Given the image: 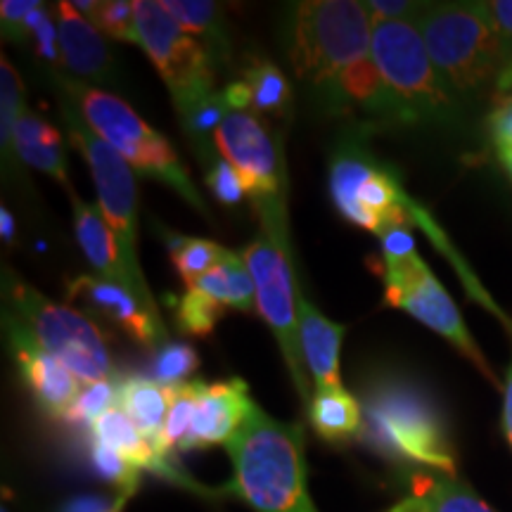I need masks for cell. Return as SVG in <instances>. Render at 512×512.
I'll return each instance as SVG.
<instances>
[{"mask_svg":"<svg viewBox=\"0 0 512 512\" xmlns=\"http://www.w3.org/2000/svg\"><path fill=\"white\" fill-rule=\"evenodd\" d=\"M373 27L366 3H297L285 27V50L294 76L325 105H332L342 74L370 57Z\"/></svg>","mask_w":512,"mask_h":512,"instance_id":"3","label":"cell"},{"mask_svg":"<svg viewBox=\"0 0 512 512\" xmlns=\"http://www.w3.org/2000/svg\"><path fill=\"white\" fill-rule=\"evenodd\" d=\"M22 81L8 57H0V143H3V155H8L15 138L17 121L22 117Z\"/></svg>","mask_w":512,"mask_h":512,"instance_id":"31","label":"cell"},{"mask_svg":"<svg viewBox=\"0 0 512 512\" xmlns=\"http://www.w3.org/2000/svg\"><path fill=\"white\" fill-rule=\"evenodd\" d=\"M91 463L102 479L117 486L119 494H136L138 491L140 472L143 470L121 456V453L91 441Z\"/></svg>","mask_w":512,"mask_h":512,"instance_id":"34","label":"cell"},{"mask_svg":"<svg viewBox=\"0 0 512 512\" xmlns=\"http://www.w3.org/2000/svg\"><path fill=\"white\" fill-rule=\"evenodd\" d=\"M387 512H413L411 510V505H408V501H401V503H396L392 510H387Z\"/></svg>","mask_w":512,"mask_h":512,"instance_id":"47","label":"cell"},{"mask_svg":"<svg viewBox=\"0 0 512 512\" xmlns=\"http://www.w3.org/2000/svg\"><path fill=\"white\" fill-rule=\"evenodd\" d=\"M41 0H3L0 19H3V38L22 43L29 38V17L41 8Z\"/></svg>","mask_w":512,"mask_h":512,"instance_id":"36","label":"cell"},{"mask_svg":"<svg viewBox=\"0 0 512 512\" xmlns=\"http://www.w3.org/2000/svg\"><path fill=\"white\" fill-rule=\"evenodd\" d=\"M370 57L389 91L399 100L408 124L444 119L451 114V91L427 53L418 24L375 22Z\"/></svg>","mask_w":512,"mask_h":512,"instance_id":"9","label":"cell"},{"mask_svg":"<svg viewBox=\"0 0 512 512\" xmlns=\"http://www.w3.org/2000/svg\"><path fill=\"white\" fill-rule=\"evenodd\" d=\"M496 91L503 98H512V60L501 69V74L496 76Z\"/></svg>","mask_w":512,"mask_h":512,"instance_id":"44","label":"cell"},{"mask_svg":"<svg viewBox=\"0 0 512 512\" xmlns=\"http://www.w3.org/2000/svg\"><path fill=\"white\" fill-rule=\"evenodd\" d=\"M415 24L448 91H477L508 64L482 3L425 8Z\"/></svg>","mask_w":512,"mask_h":512,"instance_id":"6","label":"cell"},{"mask_svg":"<svg viewBox=\"0 0 512 512\" xmlns=\"http://www.w3.org/2000/svg\"><path fill=\"white\" fill-rule=\"evenodd\" d=\"M207 185L214 192L216 200L221 204H228V207L240 204L247 197L245 183H242L240 174L223 157H216L214 162L207 164Z\"/></svg>","mask_w":512,"mask_h":512,"instance_id":"35","label":"cell"},{"mask_svg":"<svg viewBox=\"0 0 512 512\" xmlns=\"http://www.w3.org/2000/svg\"><path fill=\"white\" fill-rule=\"evenodd\" d=\"M297 309L299 342H302L306 373L313 380V394L344 389L342 377H339V349H342L347 325L325 318L302 292H297Z\"/></svg>","mask_w":512,"mask_h":512,"instance_id":"18","label":"cell"},{"mask_svg":"<svg viewBox=\"0 0 512 512\" xmlns=\"http://www.w3.org/2000/svg\"><path fill=\"white\" fill-rule=\"evenodd\" d=\"M117 392H119V375L114 380L83 384L79 399L64 415V422L72 427H86L91 430L93 422L100 420L110 408L117 406Z\"/></svg>","mask_w":512,"mask_h":512,"instance_id":"29","label":"cell"},{"mask_svg":"<svg viewBox=\"0 0 512 512\" xmlns=\"http://www.w3.org/2000/svg\"><path fill=\"white\" fill-rule=\"evenodd\" d=\"M131 496L133 494H119L114 501L105 496H79L64 503L60 512H124Z\"/></svg>","mask_w":512,"mask_h":512,"instance_id":"42","label":"cell"},{"mask_svg":"<svg viewBox=\"0 0 512 512\" xmlns=\"http://www.w3.org/2000/svg\"><path fill=\"white\" fill-rule=\"evenodd\" d=\"M306 411H309L313 432L330 444H342L351 437H358V432H361V401L351 396L347 389L316 392Z\"/></svg>","mask_w":512,"mask_h":512,"instance_id":"23","label":"cell"},{"mask_svg":"<svg viewBox=\"0 0 512 512\" xmlns=\"http://www.w3.org/2000/svg\"><path fill=\"white\" fill-rule=\"evenodd\" d=\"M0 226H3V240L5 242L15 240V219H12L8 207H0Z\"/></svg>","mask_w":512,"mask_h":512,"instance_id":"45","label":"cell"},{"mask_svg":"<svg viewBox=\"0 0 512 512\" xmlns=\"http://www.w3.org/2000/svg\"><path fill=\"white\" fill-rule=\"evenodd\" d=\"M171 259H174V266L178 275L183 278V283L192 287L202 275H207L211 268L226 264L235 256L230 249L216 245L211 240H200V238H176L171 240Z\"/></svg>","mask_w":512,"mask_h":512,"instance_id":"27","label":"cell"},{"mask_svg":"<svg viewBox=\"0 0 512 512\" xmlns=\"http://www.w3.org/2000/svg\"><path fill=\"white\" fill-rule=\"evenodd\" d=\"M29 34L34 36L36 50L43 60L57 62L60 55V34H57V24H53V15L46 10V5H41L34 15L29 17Z\"/></svg>","mask_w":512,"mask_h":512,"instance_id":"37","label":"cell"},{"mask_svg":"<svg viewBox=\"0 0 512 512\" xmlns=\"http://www.w3.org/2000/svg\"><path fill=\"white\" fill-rule=\"evenodd\" d=\"M57 34L64 67L83 81H112L114 60L107 36L74 3L57 5Z\"/></svg>","mask_w":512,"mask_h":512,"instance_id":"17","label":"cell"},{"mask_svg":"<svg viewBox=\"0 0 512 512\" xmlns=\"http://www.w3.org/2000/svg\"><path fill=\"white\" fill-rule=\"evenodd\" d=\"M117 406L136 422L138 430L152 441V446L159 453V439H162L166 415L171 408V387H164L152 377L143 375L119 377Z\"/></svg>","mask_w":512,"mask_h":512,"instance_id":"21","label":"cell"},{"mask_svg":"<svg viewBox=\"0 0 512 512\" xmlns=\"http://www.w3.org/2000/svg\"><path fill=\"white\" fill-rule=\"evenodd\" d=\"M214 145L216 152L240 174L247 200H252L254 209L259 211L266 235L287 245L283 169L266 126L252 112L228 110L216 131Z\"/></svg>","mask_w":512,"mask_h":512,"instance_id":"11","label":"cell"},{"mask_svg":"<svg viewBox=\"0 0 512 512\" xmlns=\"http://www.w3.org/2000/svg\"><path fill=\"white\" fill-rule=\"evenodd\" d=\"M501 162H503V166H505V171H508L510 178H512V147H510V150L501 152Z\"/></svg>","mask_w":512,"mask_h":512,"instance_id":"46","label":"cell"},{"mask_svg":"<svg viewBox=\"0 0 512 512\" xmlns=\"http://www.w3.org/2000/svg\"><path fill=\"white\" fill-rule=\"evenodd\" d=\"M67 299L83 304L86 311H95L102 318L112 320L155 354L169 344V332L164 328L162 316L147 309L128 287L102 280L98 275H79L67 283Z\"/></svg>","mask_w":512,"mask_h":512,"instance_id":"14","label":"cell"},{"mask_svg":"<svg viewBox=\"0 0 512 512\" xmlns=\"http://www.w3.org/2000/svg\"><path fill=\"white\" fill-rule=\"evenodd\" d=\"M249 406H252V396H249V387L242 380L214 384L197 382L195 415H192L190 434L181 451L209 448L216 444L226 446L240 430Z\"/></svg>","mask_w":512,"mask_h":512,"instance_id":"16","label":"cell"},{"mask_svg":"<svg viewBox=\"0 0 512 512\" xmlns=\"http://www.w3.org/2000/svg\"><path fill=\"white\" fill-rule=\"evenodd\" d=\"M195 290H200L202 294L219 302L226 309H240L245 313L254 311V299H256V290L252 283V275H249L245 261L242 256L235 254L233 259L226 261V264L211 268L207 275H202L197 280Z\"/></svg>","mask_w":512,"mask_h":512,"instance_id":"25","label":"cell"},{"mask_svg":"<svg viewBox=\"0 0 512 512\" xmlns=\"http://www.w3.org/2000/svg\"><path fill=\"white\" fill-rule=\"evenodd\" d=\"M197 403V382H185L178 387H171V408L166 415V425L159 439V453L162 458H169L171 448H183L185 439L190 434L192 415H195Z\"/></svg>","mask_w":512,"mask_h":512,"instance_id":"28","label":"cell"},{"mask_svg":"<svg viewBox=\"0 0 512 512\" xmlns=\"http://www.w3.org/2000/svg\"><path fill=\"white\" fill-rule=\"evenodd\" d=\"M361 437L387 460L413 470L456 475V451L439 406L427 389L403 375H375L361 392Z\"/></svg>","mask_w":512,"mask_h":512,"instance_id":"2","label":"cell"},{"mask_svg":"<svg viewBox=\"0 0 512 512\" xmlns=\"http://www.w3.org/2000/svg\"><path fill=\"white\" fill-rule=\"evenodd\" d=\"M484 15L489 19L491 29L501 43L505 60H512V0H494V3H482Z\"/></svg>","mask_w":512,"mask_h":512,"instance_id":"38","label":"cell"},{"mask_svg":"<svg viewBox=\"0 0 512 512\" xmlns=\"http://www.w3.org/2000/svg\"><path fill=\"white\" fill-rule=\"evenodd\" d=\"M166 10L190 36H200L214 62H228L230 43L221 5L211 0H164Z\"/></svg>","mask_w":512,"mask_h":512,"instance_id":"24","label":"cell"},{"mask_svg":"<svg viewBox=\"0 0 512 512\" xmlns=\"http://www.w3.org/2000/svg\"><path fill=\"white\" fill-rule=\"evenodd\" d=\"M503 432L512 446V361L505 375V389H503Z\"/></svg>","mask_w":512,"mask_h":512,"instance_id":"43","label":"cell"},{"mask_svg":"<svg viewBox=\"0 0 512 512\" xmlns=\"http://www.w3.org/2000/svg\"><path fill=\"white\" fill-rule=\"evenodd\" d=\"M380 273L384 280V302L408 311L422 325L448 339L489 380H494L489 363H486L470 330L460 318L458 306L453 304V299L441 287L437 275L420 259V254H413L401 261H384Z\"/></svg>","mask_w":512,"mask_h":512,"instance_id":"13","label":"cell"},{"mask_svg":"<svg viewBox=\"0 0 512 512\" xmlns=\"http://www.w3.org/2000/svg\"><path fill=\"white\" fill-rule=\"evenodd\" d=\"M240 256L245 261L249 275H252L259 313L271 325L287 368H290L294 389L302 396L304 406L309 408L313 392L304 366L302 342H299V309L294 304L297 302V292H294L292 285L287 245L264 233L254 242H249Z\"/></svg>","mask_w":512,"mask_h":512,"instance_id":"12","label":"cell"},{"mask_svg":"<svg viewBox=\"0 0 512 512\" xmlns=\"http://www.w3.org/2000/svg\"><path fill=\"white\" fill-rule=\"evenodd\" d=\"M233 482L228 494L256 512H318L306 486V437L299 422L247 408L240 430L226 444Z\"/></svg>","mask_w":512,"mask_h":512,"instance_id":"1","label":"cell"},{"mask_svg":"<svg viewBox=\"0 0 512 512\" xmlns=\"http://www.w3.org/2000/svg\"><path fill=\"white\" fill-rule=\"evenodd\" d=\"M366 8L373 22H418L425 5L406 3V0H370Z\"/></svg>","mask_w":512,"mask_h":512,"instance_id":"39","label":"cell"},{"mask_svg":"<svg viewBox=\"0 0 512 512\" xmlns=\"http://www.w3.org/2000/svg\"><path fill=\"white\" fill-rule=\"evenodd\" d=\"M86 19H91L102 34L114 38V41L136 43L138 46L136 5L128 3V0H105V3H95L93 12Z\"/></svg>","mask_w":512,"mask_h":512,"instance_id":"32","label":"cell"},{"mask_svg":"<svg viewBox=\"0 0 512 512\" xmlns=\"http://www.w3.org/2000/svg\"><path fill=\"white\" fill-rule=\"evenodd\" d=\"M12 147H15L17 155L29 166L53 176L57 183L69 188L62 136L57 133V128L53 124H48L46 119H41L34 112L24 110V114L17 121Z\"/></svg>","mask_w":512,"mask_h":512,"instance_id":"22","label":"cell"},{"mask_svg":"<svg viewBox=\"0 0 512 512\" xmlns=\"http://www.w3.org/2000/svg\"><path fill=\"white\" fill-rule=\"evenodd\" d=\"M242 81L249 86L252 93V110L264 114H280L287 110L292 100V88L287 76L275 67L273 62L254 57L245 67Z\"/></svg>","mask_w":512,"mask_h":512,"instance_id":"26","label":"cell"},{"mask_svg":"<svg viewBox=\"0 0 512 512\" xmlns=\"http://www.w3.org/2000/svg\"><path fill=\"white\" fill-rule=\"evenodd\" d=\"M64 88L74 98L76 112L91 126L95 136L112 145L131 164V169L174 188L190 207L202 211L209 219L207 204L178 159L174 145L145 119H140L128 102L107 91L86 86V83L67 81Z\"/></svg>","mask_w":512,"mask_h":512,"instance_id":"4","label":"cell"},{"mask_svg":"<svg viewBox=\"0 0 512 512\" xmlns=\"http://www.w3.org/2000/svg\"><path fill=\"white\" fill-rule=\"evenodd\" d=\"M5 332L10 337L12 351H15L22 380L29 387L38 408L48 413L50 418L62 420L74 406V401L79 399L83 382L62 361H57L55 356L38 347L29 337V332L8 313H5Z\"/></svg>","mask_w":512,"mask_h":512,"instance_id":"15","label":"cell"},{"mask_svg":"<svg viewBox=\"0 0 512 512\" xmlns=\"http://www.w3.org/2000/svg\"><path fill=\"white\" fill-rule=\"evenodd\" d=\"M62 119L67 124V133L74 147L81 152L83 159L88 162V169H91L95 192H98V209L102 219L110 226L114 240H117L121 264L131 275L140 302L152 313H159L138 261V197L131 164L112 145L95 136L91 126L76 112L74 102H62Z\"/></svg>","mask_w":512,"mask_h":512,"instance_id":"7","label":"cell"},{"mask_svg":"<svg viewBox=\"0 0 512 512\" xmlns=\"http://www.w3.org/2000/svg\"><path fill=\"white\" fill-rule=\"evenodd\" d=\"M72 209H74L76 240H79L83 254H86L88 264L93 266V271L98 273V278L110 280V283H117L121 287H128V290L138 297L131 275H128L124 264H121L117 240H114L110 226H107L105 219H102L100 209L93 207V204L83 202L76 192H72Z\"/></svg>","mask_w":512,"mask_h":512,"instance_id":"19","label":"cell"},{"mask_svg":"<svg viewBox=\"0 0 512 512\" xmlns=\"http://www.w3.org/2000/svg\"><path fill=\"white\" fill-rule=\"evenodd\" d=\"M491 138H494L496 147L501 152L512 147V98H503L498 102V107L491 112L489 119Z\"/></svg>","mask_w":512,"mask_h":512,"instance_id":"41","label":"cell"},{"mask_svg":"<svg viewBox=\"0 0 512 512\" xmlns=\"http://www.w3.org/2000/svg\"><path fill=\"white\" fill-rule=\"evenodd\" d=\"M330 195L344 219L377 235L415 221L399 178L354 136L342 140L332 155Z\"/></svg>","mask_w":512,"mask_h":512,"instance_id":"8","label":"cell"},{"mask_svg":"<svg viewBox=\"0 0 512 512\" xmlns=\"http://www.w3.org/2000/svg\"><path fill=\"white\" fill-rule=\"evenodd\" d=\"M382 240V261H401L415 252V240L408 226H392L380 233Z\"/></svg>","mask_w":512,"mask_h":512,"instance_id":"40","label":"cell"},{"mask_svg":"<svg viewBox=\"0 0 512 512\" xmlns=\"http://www.w3.org/2000/svg\"><path fill=\"white\" fill-rule=\"evenodd\" d=\"M197 366H200V358L190 344L169 342L155 354L152 380L164 384V387H178V384H185V377L195 373Z\"/></svg>","mask_w":512,"mask_h":512,"instance_id":"33","label":"cell"},{"mask_svg":"<svg viewBox=\"0 0 512 512\" xmlns=\"http://www.w3.org/2000/svg\"><path fill=\"white\" fill-rule=\"evenodd\" d=\"M138 46L169 88L178 117L216 95V62L157 0H136Z\"/></svg>","mask_w":512,"mask_h":512,"instance_id":"10","label":"cell"},{"mask_svg":"<svg viewBox=\"0 0 512 512\" xmlns=\"http://www.w3.org/2000/svg\"><path fill=\"white\" fill-rule=\"evenodd\" d=\"M5 311L29 332L46 354L62 361L83 384L114 380V361L105 337L81 311L48 302L41 292L22 283L15 273L3 275Z\"/></svg>","mask_w":512,"mask_h":512,"instance_id":"5","label":"cell"},{"mask_svg":"<svg viewBox=\"0 0 512 512\" xmlns=\"http://www.w3.org/2000/svg\"><path fill=\"white\" fill-rule=\"evenodd\" d=\"M223 313H226V306L214 302V299L202 294L200 290H195V287H188V292H185L181 302H178L176 323L178 328L188 332V335L207 337L214 332L216 323H219Z\"/></svg>","mask_w":512,"mask_h":512,"instance_id":"30","label":"cell"},{"mask_svg":"<svg viewBox=\"0 0 512 512\" xmlns=\"http://www.w3.org/2000/svg\"><path fill=\"white\" fill-rule=\"evenodd\" d=\"M413 512H494L456 475L434 470H411L406 477Z\"/></svg>","mask_w":512,"mask_h":512,"instance_id":"20","label":"cell"}]
</instances>
